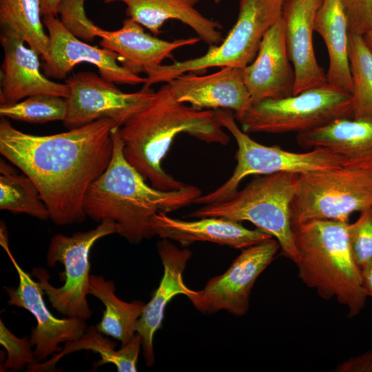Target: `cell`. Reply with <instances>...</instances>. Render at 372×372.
Returning a JSON list of instances; mask_svg holds the SVG:
<instances>
[{
  "label": "cell",
  "instance_id": "1",
  "mask_svg": "<svg viewBox=\"0 0 372 372\" xmlns=\"http://www.w3.org/2000/svg\"><path fill=\"white\" fill-rule=\"evenodd\" d=\"M116 126L101 118L65 132L38 136L2 117L0 153L33 181L56 225L79 223L87 217L83 201L88 188L111 161Z\"/></svg>",
  "mask_w": 372,
  "mask_h": 372
},
{
  "label": "cell",
  "instance_id": "2",
  "mask_svg": "<svg viewBox=\"0 0 372 372\" xmlns=\"http://www.w3.org/2000/svg\"><path fill=\"white\" fill-rule=\"evenodd\" d=\"M119 130L126 160L152 187L163 191L187 185L166 173L161 165L177 136L187 134L222 145L230 139L214 110H197L177 102L167 83Z\"/></svg>",
  "mask_w": 372,
  "mask_h": 372
},
{
  "label": "cell",
  "instance_id": "3",
  "mask_svg": "<svg viewBox=\"0 0 372 372\" xmlns=\"http://www.w3.org/2000/svg\"><path fill=\"white\" fill-rule=\"evenodd\" d=\"M120 127L112 132L113 153L104 172L88 188L83 201L87 216L96 222L114 220L117 234L136 243L155 236L152 219L194 203L200 189L187 185L163 191L149 185L124 156Z\"/></svg>",
  "mask_w": 372,
  "mask_h": 372
},
{
  "label": "cell",
  "instance_id": "4",
  "mask_svg": "<svg viewBox=\"0 0 372 372\" xmlns=\"http://www.w3.org/2000/svg\"><path fill=\"white\" fill-rule=\"evenodd\" d=\"M349 222L313 220L292 225L298 277L324 300L335 298L353 318L364 309L366 294L360 268L351 253Z\"/></svg>",
  "mask_w": 372,
  "mask_h": 372
},
{
  "label": "cell",
  "instance_id": "5",
  "mask_svg": "<svg viewBox=\"0 0 372 372\" xmlns=\"http://www.w3.org/2000/svg\"><path fill=\"white\" fill-rule=\"evenodd\" d=\"M298 175L278 172L259 176L229 199L203 205L187 217H223L239 222L249 221L275 238L280 245L281 254L296 263L298 255L290 207Z\"/></svg>",
  "mask_w": 372,
  "mask_h": 372
},
{
  "label": "cell",
  "instance_id": "6",
  "mask_svg": "<svg viewBox=\"0 0 372 372\" xmlns=\"http://www.w3.org/2000/svg\"><path fill=\"white\" fill-rule=\"evenodd\" d=\"M283 3L284 0H240L236 22L219 45L209 46L198 57L145 69L143 86L167 83L183 74L209 68L243 69L256 58L266 32L282 17Z\"/></svg>",
  "mask_w": 372,
  "mask_h": 372
},
{
  "label": "cell",
  "instance_id": "7",
  "mask_svg": "<svg viewBox=\"0 0 372 372\" xmlns=\"http://www.w3.org/2000/svg\"><path fill=\"white\" fill-rule=\"evenodd\" d=\"M214 112L221 126L228 130L236 141L237 164L226 182L215 190L196 198L194 204H214L229 199L238 191L240 182L250 175L278 172L300 175L343 167L342 159L326 149H312L307 152L298 153L260 144L238 127L233 111L217 109Z\"/></svg>",
  "mask_w": 372,
  "mask_h": 372
},
{
  "label": "cell",
  "instance_id": "8",
  "mask_svg": "<svg viewBox=\"0 0 372 372\" xmlns=\"http://www.w3.org/2000/svg\"><path fill=\"white\" fill-rule=\"evenodd\" d=\"M352 118L350 94L329 84L252 104L236 119L249 133L306 132L335 120Z\"/></svg>",
  "mask_w": 372,
  "mask_h": 372
},
{
  "label": "cell",
  "instance_id": "9",
  "mask_svg": "<svg viewBox=\"0 0 372 372\" xmlns=\"http://www.w3.org/2000/svg\"><path fill=\"white\" fill-rule=\"evenodd\" d=\"M116 223L105 219L94 229L77 231L70 236L58 234L51 238L46 262L49 267L56 262L64 266V284L52 285L50 275L43 267H36L32 274L37 278L52 307L68 317L85 320L92 316L87 295L90 294V252L94 243L106 236L117 234Z\"/></svg>",
  "mask_w": 372,
  "mask_h": 372
},
{
  "label": "cell",
  "instance_id": "10",
  "mask_svg": "<svg viewBox=\"0 0 372 372\" xmlns=\"http://www.w3.org/2000/svg\"><path fill=\"white\" fill-rule=\"evenodd\" d=\"M372 206V176L342 167L298 175L291 203V225L313 220L349 222Z\"/></svg>",
  "mask_w": 372,
  "mask_h": 372
},
{
  "label": "cell",
  "instance_id": "11",
  "mask_svg": "<svg viewBox=\"0 0 372 372\" xmlns=\"http://www.w3.org/2000/svg\"><path fill=\"white\" fill-rule=\"evenodd\" d=\"M68 112L63 125L69 130L79 127L101 118L112 120L121 127L141 110L155 91L145 87L136 92L125 93L114 83L94 72H82L69 77Z\"/></svg>",
  "mask_w": 372,
  "mask_h": 372
},
{
  "label": "cell",
  "instance_id": "12",
  "mask_svg": "<svg viewBox=\"0 0 372 372\" xmlns=\"http://www.w3.org/2000/svg\"><path fill=\"white\" fill-rule=\"evenodd\" d=\"M279 249L280 245L273 238L243 249L225 273L211 278L189 299L205 314L225 310L236 316H244L249 310V296L256 280L274 260Z\"/></svg>",
  "mask_w": 372,
  "mask_h": 372
},
{
  "label": "cell",
  "instance_id": "13",
  "mask_svg": "<svg viewBox=\"0 0 372 372\" xmlns=\"http://www.w3.org/2000/svg\"><path fill=\"white\" fill-rule=\"evenodd\" d=\"M4 230V226H1V245L12 261L19 277L17 288L5 287L10 298L8 304L23 308L34 316L37 326L32 329L30 341L34 347L37 362H44L50 355L62 350L63 348L59 347L61 343L81 338L87 328V323L85 320L77 318H56L51 313L44 302V292L41 285L20 267L12 254Z\"/></svg>",
  "mask_w": 372,
  "mask_h": 372
},
{
  "label": "cell",
  "instance_id": "14",
  "mask_svg": "<svg viewBox=\"0 0 372 372\" xmlns=\"http://www.w3.org/2000/svg\"><path fill=\"white\" fill-rule=\"evenodd\" d=\"M43 23L50 39L49 54L43 65L46 76L63 79L76 65L87 63L97 67L100 75L113 83L136 85L146 82V77L120 65L117 63L120 57L116 53L82 41L72 34L56 17L45 16Z\"/></svg>",
  "mask_w": 372,
  "mask_h": 372
},
{
  "label": "cell",
  "instance_id": "15",
  "mask_svg": "<svg viewBox=\"0 0 372 372\" xmlns=\"http://www.w3.org/2000/svg\"><path fill=\"white\" fill-rule=\"evenodd\" d=\"M166 83L177 102L197 110L227 109L237 119L251 105L242 68L225 67L207 75L185 73Z\"/></svg>",
  "mask_w": 372,
  "mask_h": 372
},
{
  "label": "cell",
  "instance_id": "16",
  "mask_svg": "<svg viewBox=\"0 0 372 372\" xmlns=\"http://www.w3.org/2000/svg\"><path fill=\"white\" fill-rule=\"evenodd\" d=\"M242 72L251 105L293 95L295 72L287 50L282 17L266 32L256 58Z\"/></svg>",
  "mask_w": 372,
  "mask_h": 372
},
{
  "label": "cell",
  "instance_id": "17",
  "mask_svg": "<svg viewBox=\"0 0 372 372\" xmlns=\"http://www.w3.org/2000/svg\"><path fill=\"white\" fill-rule=\"evenodd\" d=\"M3 61L1 70V104H12L39 94H48L67 99L66 83L50 80L41 71L39 54L25 45L15 34L1 31Z\"/></svg>",
  "mask_w": 372,
  "mask_h": 372
},
{
  "label": "cell",
  "instance_id": "18",
  "mask_svg": "<svg viewBox=\"0 0 372 372\" xmlns=\"http://www.w3.org/2000/svg\"><path fill=\"white\" fill-rule=\"evenodd\" d=\"M322 0H284L282 19L289 59L295 72L293 95L328 84L327 74L316 60L313 22Z\"/></svg>",
  "mask_w": 372,
  "mask_h": 372
},
{
  "label": "cell",
  "instance_id": "19",
  "mask_svg": "<svg viewBox=\"0 0 372 372\" xmlns=\"http://www.w3.org/2000/svg\"><path fill=\"white\" fill-rule=\"evenodd\" d=\"M157 250L163 265V275L151 300L145 304L136 325V333L141 338L143 357L148 366L155 362L154 336L161 326L167 304L176 295L183 294L189 298L196 293L183 279V271L192 256L191 251L179 249L165 238L158 242Z\"/></svg>",
  "mask_w": 372,
  "mask_h": 372
},
{
  "label": "cell",
  "instance_id": "20",
  "mask_svg": "<svg viewBox=\"0 0 372 372\" xmlns=\"http://www.w3.org/2000/svg\"><path fill=\"white\" fill-rule=\"evenodd\" d=\"M155 236L187 247L196 242H210L243 249L271 238L259 229H249L240 222L223 217H204L196 220L174 218L158 213L152 219Z\"/></svg>",
  "mask_w": 372,
  "mask_h": 372
},
{
  "label": "cell",
  "instance_id": "21",
  "mask_svg": "<svg viewBox=\"0 0 372 372\" xmlns=\"http://www.w3.org/2000/svg\"><path fill=\"white\" fill-rule=\"evenodd\" d=\"M304 149H326L340 156L343 167L372 176V122L342 118L298 134Z\"/></svg>",
  "mask_w": 372,
  "mask_h": 372
},
{
  "label": "cell",
  "instance_id": "22",
  "mask_svg": "<svg viewBox=\"0 0 372 372\" xmlns=\"http://www.w3.org/2000/svg\"><path fill=\"white\" fill-rule=\"evenodd\" d=\"M96 36L101 39L103 48L116 53L123 61V65L138 74L148 68L161 65L173 51L193 45L200 39L196 37L179 39L172 41L158 39L145 32L142 25L128 18L116 30L98 28Z\"/></svg>",
  "mask_w": 372,
  "mask_h": 372
},
{
  "label": "cell",
  "instance_id": "23",
  "mask_svg": "<svg viewBox=\"0 0 372 372\" xmlns=\"http://www.w3.org/2000/svg\"><path fill=\"white\" fill-rule=\"evenodd\" d=\"M199 0H105L108 3L121 1L127 6V14L154 34L167 20L174 19L188 25L209 46L223 41L221 24L205 17L195 8Z\"/></svg>",
  "mask_w": 372,
  "mask_h": 372
},
{
  "label": "cell",
  "instance_id": "24",
  "mask_svg": "<svg viewBox=\"0 0 372 372\" xmlns=\"http://www.w3.org/2000/svg\"><path fill=\"white\" fill-rule=\"evenodd\" d=\"M313 29L327 46L328 84L350 94L352 84L349 59V32L341 0H322L315 15Z\"/></svg>",
  "mask_w": 372,
  "mask_h": 372
},
{
  "label": "cell",
  "instance_id": "25",
  "mask_svg": "<svg viewBox=\"0 0 372 372\" xmlns=\"http://www.w3.org/2000/svg\"><path fill=\"white\" fill-rule=\"evenodd\" d=\"M116 346V342L105 337L96 326H90L81 338L66 342L62 350L52 358L42 363L28 364L27 371H58L55 365L64 355L81 350H91L101 356L98 365L110 363L114 364L119 372L137 371V360L142 346L141 336L136 333L128 344L118 351L115 350Z\"/></svg>",
  "mask_w": 372,
  "mask_h": 372
},
{
  "label": "cell",
  "instance_id": "26",
  "mask_svg": "<svg viewBox=\"0 0 372 372\" xmlns=\"http://www.w3.org/2000/svg\"><path fill=\"white\" fill-rule=\"evenodd\" d=\"M90 294L104 304L101 322L96 326L105 335L121 342V347L128 344L136 333V325L145 304L142 301L127 302L115 294V285L112 280H105L101 276L90 275Z\"/></svg>",
  "mask_w": 372,
  "mask_h": 372
},
{
  "label": "cell",
  "instance_id": "27",
  "mask_svg": "<svg viewBox=\"0 0 372 372\" xmlns=\"http://www.w3.org/2000/svg\"><path fill=\"white\" fill-rule=\"evenodd\" d=\"M41 16L40 0H0L1 30L21 38L44 60L49 54L50 39Z\"/></svg>",
  "mask_w": 372,
  "mask_h": 372
},
{
  "label": "cell",
  "instance_id": "28",
  "mask_svg": "<svg viewBox=\"0 0 372 372\" xmlns=\"http://www.w3.org/2000/svg\"><path fill=\"white\" fill-rule=\"evenodd\" d=\"M0 209L26 214L41 220L50 219V211L33 181L18 174L1 160Z\"/></svg>",
  "mask_w": 372,
  "mask_h": 372
},
{
  "label": "cell",
  "instance_id": "29",
  "mask_svg": "<svg viewBox=\"0 0 372 372\" xmlns=\"http://www.w3.org/2000/svg\"><path fill=\"white\" fill-rule=\"evenodd\" d=\"M349 59L352 118L372 122V53L362 35L349 34Z\"/></svg>",
  "mask_w": 372,
  "mask_h": 372
},
{
  "label": "cell",
  "instance_id": "30",
  "mask_svg": "<svg viewBox=\"0 0 372 372\" xmlns=\"http://www.w3.org/2000/svg\"><path fill=\"white\" fill-rule=\"evenodd\" d=\"M65 98L48 94L32 95L12 104H1L2 117L32 123L63 121L67 116Z\"/></svg>",
  "mask_w": 372,
  "mask_h": 372
},
{
  "label": "cell",
  "instance_id": "31",
  "mask_svg": "<svg viewBox=\"0 0 372 372\" xmlns=\"http://www.w3.org/2000/svg\"><path fill=\"white\" fill-rule=\"evenodd\" d=\"M347 236L353 256L361 269L372 260V206L361 211L358 218L348 224Z\"/></svg>",
  "mask_w": 372,
  "mask_h": 372
},
{
  "label": "cell",
  "instance_id": "32",
  "mask_svg": "<svg viewBox=\"0 0 372 372\" xmlns=\"http://www.w3.org/2000/svg\"><path fill=\"white\" fill-rule=\"evenodd\" d=\"M0 343L7 352L1 371H20L25 365L37 362L30 337L18 338L6 327L2 320H0Z\"/></svg>",
  "mask_w": 372,
  "mask_h": 372
},
{
  "label": "cell",
  "instance_id": "33",
  "mask_svg": "<svg viewBox=\"0 0 372 372\" xmlns=\"http://www.w3.org/2000/svg\"><path fill=\"white\" fill-rule=\"evenodd\" d=\"M85 0H63L59 5L58 14L61 22L74 37L86 41H92L99 28L87 17L84 9Z\"/></svg>",
  "mask_w": 372,
  "mask_h": 372
},
{
  "label": "cell",
  "instance_id": "34",
  "mask_svg": "<svg viewBox=\"0 0 372 372\" xmlns=\"http://www.w3.org/2000/svg\"><path fill=\"white\" fill-rule=\"evenodd\" d=\"M349 34L362 35L372 21V0H341Z\"/></svg>",
  "mask_w": 372,
  "mask_h": 372
},
{
  "label": "cell",
  "instance_id": "35",
  "mask_svg": "<svg viewBox=\"0 0 372 372\" xmlns=\"http://www.w3.org/2000/svg\"><path fill=\"white\" fill-rule=\"evenodd\" d=\"M335 372H372V351L353 357L339 364Z\"/></svg>",
  "mask_w": 372,
  "mask_h": 372
},
{
  "label": "cell",
  "instance_id": "36",
  "mask_svg": "<svg viewBox=\"0 0 372 372\" xmlns=\"http://www.w3.org/2000/svg\"><path fill=\"white\" fill-rule=\"evenodd\" d=\"M362 284L366 296L372 297V260L360 269Z\"/></svg>",
  "mask_w": 372,
  "mask_h": 372
},
{
  "label": "cell",
  "instance_id": "37",
  "mask_svg": "<svg viewBox=\"0 0 372 372\" xmlns=\"http://www.w3.org/2000/svg\"><path fill=\"white\" fill-rule=\"evenodd\" d=\"M63 0H40L42 16L56 17L58 14V7Z\"/></svg>",
  "mask_w": 372,
  "mask_h": 372
},
{
  "label": "cell",
  "instance_id": "38",
  "mask_svg": "<svg viewBox=\"0 0 372 372\" xmlns=\"http://www.w3.org/2000/svg\"><path fill=\"white\" fill-rule=\"evenodd\" d=\"M362 37L366 46L372 53V21L369 30Z\"/></svg>",
  "mask_w": 372,
  "mask_h": 372
},
{
  "label": "cell",
  "instance_id": "39",
  "mask_svg": "<svg viewBox=\"0 0 372 372\" xmlns=\"http://www.w3.org/2000/svg\"><path fill=\"white\" fill-rule=\"evenodd\" d=\"M216 1H218V0H216Z\"/></svg>",
  "mask_w": 372,
  "mask_h": 372
},
{
  "label": "cell",
  "instance_id": "40",
  "mask_svg": "<svg viewBox=\"0 0 372 372\" xmlns=\"http://www.w3.org/2000/svg\"><path fill=\"white\" fill-rule=\"evenodd\" d=\"M105 1V0H104Z\"/></svg>",
  "mask_w": 372,
  "mask_h": 372
}]
</instances>
